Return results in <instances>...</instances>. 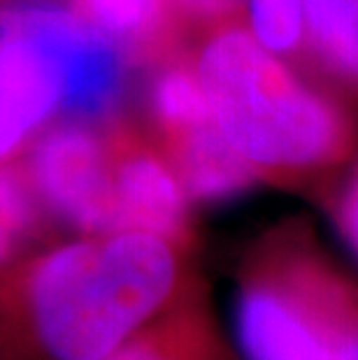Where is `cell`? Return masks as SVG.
Listing matches in <instances>:
<instances>
[{
  "mask_svg": "<svg viewBox=\"0 0 358 360\" xmlns=\"http://www.w3.org/2000/svg\"><path fill=\"white\" fill-rule=\"evenodd\" d=\"M198 274L196 244L144 231L30 249L0 270V360H101Z\"/></svg>",
  "mask_w": 358,
  "mask_h": 360,
  "instance_id": "cell-1",
  "label": "cell"
},
{
  "mask_svg": "<svg viewBox=\"0 0 358 360\" xmlns=\"http://www.w3.org/2000/svg\"><path fill=\"white\" fill-rule=\"evenodd\" d=\"M188 58L256 188L314 205L358 156V107L263 44L245 17L196 30Z\"/></svg>",
  "mask_w": 358,
  "mask_h": 360,
  "instance_id": "cell-2",
  "label": "cell"
},
{
  "mask_svg": "<svg viewBox=\"0 0 358 360\" xmlns=\"http://www.w3.org/2000/svg\"><path fill=\"white\" fill-rule=\"evenodd\" d=\"M233 337L245 360H358V267L309 214L261 228L235 265Z\"/></svg>",
  "mask_w": 358,
  "mask_h": 360,
  "instance_id": "cell-3",
  "label": "cell"
},
{
  "mask_svg": "<svg viewBox=\"0 0 358 360\" xmlns=\"http://www.w3.org/2000/svg\"><path fill=\"white\" fill-rule=\"evenodd\" d=\"M0 30L35 42L51 60L63 86V119L105 121L124 112L138 68L63 0H0Z\"/></svg>",
  "mask_w": 358,
  "mask_h": 360,
  "instance_id": "cell-4",
  "label": "cell"
},
{
  "mask_svg": "<svg viewBox=\"0 0 358 360\" xmlns=\"http://www.w3.org/2000/svg\"><path fill=\"white\" fill-rule=\"evenodd\" d=\"M151 137L177 170L196 207L233 200L256 188L217 126L188 49L147 70Z\"/></svg>",
  "mask_w": 358,
  "mask_h": 360,
  "instance_id": "cell-5",
  "label": "cell"
},
{
  "mask_svg": "<svg viewBox=\"0 0 358 360\" xmlns=\"http://www.w3.org/2000/svg\"><path fill=\"white\" fill-rule=\"evenodd\" d=\"M21 165L47 221L72 235L114 233L105 121H54L33 137Z\"/></svg>",
  "mask_w": 358,
  "mask_h": 360,
  "instance_id": "cell-6",
  "label": "cell"
},
{
  "mask_svg": "<svg viewBox=\"0 0 358 360\" xmlns=\"http://www.w3.org/2000/svg\"><path fill=\"white\" fill-rule=\"evenodd\" d=\"M112 167L114 231H144L196 244V202L144 121L105 119Z\"/></svg>",
  "mask_w": 358,
  "mask_h": 360,
  "instance_id": "cell-7",
  "label": "cell"
},
{
  "mask_svg": "<svg viewBox=\"0 0 358 360\" xmlns=\"http://www.w3.org/2000/svg\"><path fill=\"white\" fill-rule=\"evenodd\" d=\"M101 360H245L221 321L207 277H198L170 304Z\"/></svg>",
  "mask_w": 358,
  "mask_h": 360,
  "instance_id": "cell-8",
  "label": "cell"
},
{
  "mask_svg": "<svg viewBox=\"0 0 358 360\" xmlns=\"http://www.w3.org/2000/svg\"><path fill=\"white\" fill-rule=\"evenodd\" d=\"M117 42L138 70L165 63L191 44L193 30L174 0H63Z\"/></svg>",
  "mask_w": 358,
  "mask_h": 360,
  "instance_id": "cell-9",
  "label": "cell"
},
{
  "mask_svg": "<svg viewBox=\"0 0 358 360\" xmlns=\"http://www.w3.org/2000/svg\"><path fill=\"white\" fill-rule=\"evenodd\" d=\"M305 65L358 107V0H302Z\"/></svg>",
  "mask_w": 358,
  "mask_h": 360,
  "instance_id": "cell-10",
  "label": "cell"
},
{
  "mask_svg": "<svg viewBox=\"0 0 358 360\" xmlns=\"http://www.w3.org/2000/svg\"><path fill=\"white\" fill-rule=\"evenodd\" d=\"M40 221H47L30 188L21 158L0 165V270L30 251Z\"/></svg>",
  "mask_w": 358,
  "mask_h": 360,
  "instance_id": "cell-11",
  "label": "cell"
},
{
  "mask_svg": "<svg viewBox=\"0 0 358 360\" xmlns=\"http://www.w3.org/2000/svg\"><path fill=\"white\" fill-rule=\"evenodd\" d=\"M245 19L263 44L307 70L302 49V0H245Z\"/></svg>",
  "mask_w": 358,
  "mask_h": 360,
  "instance_id": "cell-12",
  "label": "cell"
},
{
  "mask_svg": "<svg viewBox=\"0 0 358 360\" xmlns=\"http://www.w3.org/2000/svg\"><path fill=\"white\" fill-rule=\"evenodd\" d=\"M314 205L358 267V156Z\"/></svg>",
  "mask_w": 358,
  "mask_h": 360,
  "instance_id": "cell-13",
  "label": "cell"
},
{
  "mask_svg": "<svg viewBox=\"0 0 358 360\" xmlns=\"http://www.w3.org/2000/svg\"><path fill=\"white\" fill-rule=\"evenodd\" d=\"M191 30L219 24V21L245 17V0H174Z\"/></svg>",
  "mask_w": 358,
  "mask_h": 360,
  "instance_id": "cell-14",
  "label": "cell"
},
{
  "mask_svg": "<svg viewBox=\"0 0 358 360\" xmlns=\"http://www.w3.org/2000/svg\"><path fill=\"white\" fill-rule=\"evenodd\" d=\"M30 142H33V135L7 110V105L0 101V165L12 163L19 156H24Z\"/></svg>",
  "mask_w": 358,
  "mask_h": 360,
  "instance_id": "cell-15",
  "label": "cell"
}]
</instances>
